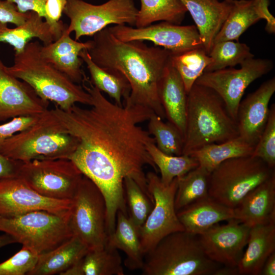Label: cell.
<instances>
[{
    "label": "cell",
    "instance_id": "obj_28",
    "mask_svg": "<svg viewBox=\"0 0 275 275\" xmlns=\"http://www.w3.org/2000/svg\"><path fill=\"white\" fill-rule=\"evenodd\" d=\"M122 259L118 250L106 245L89 249L72 266L61 275H124Z\"/></svg>",
    "mask_w": 275,
    "mask_h": 275
},
{
    "label": "cell",
    "instance_id": "obj_7",
    "mask_svg": "<svg viewBox=\"0 0 275 275\" xmlns=\"http://www.w3.org/2000/svg\"><path fill=\"white\" fill-rule=\"evenodd\" d=\"M274 174V169L257 157L230 158L210 173L209 196L234 209L249 193Z\"/></svg>",
    "mask_w": 275,
    "mask_h": 275
},
{
    "label": "cell",
    "instance_id": "obj_40",
    "mask_svg": "<svg viewBox=\"0 0 275 275\" xmlns=\"http://www.w3.org/2000/svg\"><path fill=\"white\" fill-rule=\"evenodd\" d=\"M38 255L31 249L22 246L13 256L0 263V275L28 274L34 268Z\"/></svg>",
    "mask_w": 275,
    "mask_h": 275
},
{
    "label": "cell",
    "instance_id": "obj_25",
    "mask_svg": "<svg viewBox=\"0 0 275 275\" xmlns=\"http://www.w3.org/2000/svg\"><path fill=\"white\" fill-rule=\"evenodd\" d=\"M37 13L28 12L25 21L14 28H9L7 23L0 22V42L11 45L15 53L22 51L33 38L41 40L44 45L49 44L61 35Z\"/></svg>",
    "mask_w": 275,
    "mask_h": 275
},
{
    "label": "cell",
    "instance_id": "obj_34",
    "mask_svg": "<svg viewBox=\"0 0 275 275\" xmlns=\"http://www.w3.org/2000/svg\"><path fill=\"white\" fill-rule=\"evenodd\" d=\"M213 61L203 47L178 54L172 53L171 62L180 75L187 94L197 79Z\"/></svg>",
    "mask_w": 275,
    "mask_h": 275
},
{
    "label": "cell",
    "instance_id": "obj_23",
    "mask_svg": "<svg viewBox=\"0 0 275 275\" xmlns=\"http://www.w3.org/2000/svg\"><path fill=\"white\" fill-rule=\"evenodd\" d=\"M177 215L184 231L198 236L221 222L235 219L234 209L209 196L177 211Z\"/></svg>",
    "mask_w": 275,
    "mask_h": 275
},
{
    "label": "cell",
    "instance_id": "obj_3",
    "mask_svg": "<svg viewBox=\"0 0 275 275\" xmlns=\"http://www.w3.org/2000/svg\"><path fill=\"white\" fill-rule=\"evenodd\" d=\"M239 136L236 121L212 89L195 83L187 93L182 155Z\"/></svg>",
    "mask_w": 275,
    "mask_h": 275
},
{
    "label": "cell",
    "instance_id": "obj_9",
    "mask_svg": "<svg viewBox=\"0 0 275 275\" xmlns=\"http://www.w3.org/2000/svg\"><path fill=\"white\" fill-rule=\"evenodd\" d=\"M106 220L104 198L97 185L84 175L72 199L69 225L72 235L89 249L102 248L108 239Z\"/></svg>",
    "mask_w": 275,
    "mask_h": 275
},
{
    "label": "cell",
    "instance_id": "obj_19",
    "mask_svg": "<svg viewBox=\"0 0 275 275\" xmlns=\"http://www.w3.org/2000/svg\"><path fill=\"white\" fill-rule=\"evenodd\" d=\"M180 1L195 21L203 47L209 54L214 39L230 13L233 2L225 0L223 2L218 0Z\"/></svg>",
    "mask_w": 275,
    "mask_h": 275
},
{
    "label": "cell",
    "instance_id": "obj_22",
    "mask_svg": "<svg viewBox=\"0 0 275 275\" xmlns=\"http://www.w3.org/2000/svg\"><path fill=\"white\" fill-rule=\"evenodd\" d=\"M158 94L167 121L174 126L183 138L187 94L171 58L160 78Z\"/></svg>",
    "mask_w": 275,
    "mask_h": 275
},
{
    "label": "cell",
    "instance_id": "obj_37",
    "mask_svg": "<svg viewBox=\"0 0 275 275\" xmlns=\"http://www.w3.org/2000/svg\"><path fill=\"white\" fill-rule=\"evenodd\" d=\"M148 132L153 138L158 149L171 155H182L183 138L178 130L169 122H164L153 113L148 120Z\"/></svg>",
    "mask_w": 275,
    "mask_h": 275
},
{
    "label": "cell",
    "instance_id": "obj_45",
    "mask_svg": "<svg viewBox=\"0 0 275 275\" xmlns=\"http://www.w3.org/2000/svg\"><path fill=\"white\" fill-rule=\"evenodd\" d=\"M22 163L0 153V180L18 176Z\"/></svg>",
    "mask_w": 275,
    "mask_h": 275
},
{
    "label": "cell",
    "instance_id": "obj_27",
    "mask_svg": "<svg viewBox=\"0 0 275 275\" xmlns=\"http://www.w3.org/2000/svg\"><path fill=\"white\" fill-rule=\"evenodd\" d=\"M107 244L125 253V265L128 269L142 268L144 256L141 250L139 230L127 213L118 211L115 230L108 236Z\"/></svg>",
    "mask_w": 275,
    "mask_h": 275
},
{
    "label": "cell",
    "instance_id": "obj_33",
    "mask_svg": "<svg viewBox=\"0 0 275 275\" xmlns=\"http://www.w3.org/2000/svg\"><path fill=\"white\" fill-rule=\"evenodd\" d=\"M210 173L199 166L178 177L175 197L176 211L200 199L209 196Z\"/></svg>",
    "mask_w": 275,
    "mask_h": 275
},
{
    "label": "cell",
    "instance_id": "obj_20",
    "mask_svg": "<svg viewBox=\"0 0 275 275\" xmlns=\"http://www.w3.org/2000/svg\"><path fill=\"white\" fill-rule=\"evenodd\" d=\"M234 210L235 219L250 227L275 223V174L249 193Z\"/></svg>",
    "mask_w": 275,
    "mask_h": 275
},
{
    "label": "cell",
    "instance_id": "obj_44",
    "mask_svg": "<svg viewBox=\"0 0 275 275\" xmlns=\"http://www.w3.org/2000/svg\"><path fill=\"white\" fill-rule=\"evenodd\" d=\"M14 4L18 11L22 13L33 11L44 18V6L46 0H6Z\"/></svg>",
    "mask_w": 275,
    "mask_h": 275
},
{
    "label": "cell",
    "instance_id": "obj_49",
    "mask_svg": "<svg viewBox=\"0 0 275 275\" xmlns=\"http://www.w3.org/2000/svg\"><path fill=\"white\" fill-rule=\"evenodd\" d=\"M16 242L15 239L7 233L0 235V249L6 245Z\"/></svg>",
    "mask_w": 275,
    "mask_h": 275
},
{
    "label": "cell",
    "instance_id": "obj_11",
    "mask_svg": "<svg viewBox=\"0 0 275 275\" xmlns=\"http://www.w3.org/2000/svg\"><path fill=\"white\" fill-rule=\"evenodd\" d=\"M146 179L148 191L153 199V206L139 230L141 248L144 257L167 235L184 230L175 207L178 178L165 185L155 173L148 172Z\"/></svg>",
    "mask_w": 275,
    "mask_h": 275
},
{
    "label": "cell",
    "instance_id": "obj_50",
    "mask_svg": "<svg viewBox=\"0 0 275 275\" xmlns=\"http://www.w3.org/2000/svg\"><path fill=\"white\" fill-rule=\"evenodd\" d=\"M227 2H232L233 0H225Z\"/></svg>",
    "mask_w": 275,
    "mask_h": 275
},
{
    "label": "cell",
    "instance_id": "obj_10",
    "mask_svg": "<svg viewBox=\"0 0 275 275\" xmlns=\"http://www.w3.org/2000/svg\"><path fill=\"white\" fill-rule=\"evenodd\" d=\"M66 1L63 13L70 20L66 31L69 34L74 32L76 40L93 36L112 24L135 26L138 9L134 0H108L100 5Z\"/></svg>",
    "mask_w": 275,
    "mask_h": 275
},
{
    "label": "cell",
    "instance_id": "obj_16",
    "mask_svg": "<svg viewBox=\"0 0 275 275\" xmlns=\"http://www.w3.org/2000/svg\"><path fill=\"white\" fill-rule=\"evenodd\" d=\"M217 224L198 235L206 255L223 266L238 267L246 246L251 227L236 219Z\"/></svg>",
    "mask_w": 275,
    "mask_h": 275
},
{
    "label": "cell",
    "instance_id": "obj_26",
    "mask_svg": "<svg viewBox=\"0 0 275 275\" xmlns=\"http://www.w3.org/2000/svg\"><path fill=\"white\" fill-rule=\"evenodd\" d=\"M89 249L80 239L73 235L56 248L39 254L34 268L28 275H61L74 265Z\"/></svg>",
    "mask_w": 275,
    "mask_h": 275
},
{
    "label": "cell",
    "instance_id": "obj_36",
    "mask_svg": "<svg viewBox=\"0 0 275 275\" xmlns=\"http://www.w3.org/2000/svg\"><path fill=\"white\" fill-rule=\"evenodd\" d=\"M209 55L213 61L206 67L204 72L233 67L240 65L246 59L254 57L246 44L232 40L214 44Z\"/></svg>",
    "mask_w": 275,
    "mask_h": 275
},
{
    "label": "cell",
    "instance_id": "obj_31",
    "mask_svg": "<svg viewBox=\"0 0 275 275\" xmlns=\"http://www.w3.org/2000/svg\"><path fill=\"white\" fill-rule=\"evenodd\" d=\"M79 57L86 64L92 84L100 91L107 94L116 104L123 105V99L130 92V85L126 78L119 72L103 69L96 65L87 49L81 51Z\"/></svg>",
    "mask_w": 275,
    "mask_h": 275
},
{
    "label": "cell",
    "instance_id": "obj_13",
    "mask_svg": "<svg viewBox=\"0 0 275 275\" xmlns=\"http://www.w3.org/2000/svg\"><path fill=\"white\" fill-rule=\"evenodd\" d=\"M240 65L239 69L230 67L204 72L195 82L216 92L236 121L239 104L248 87L273 68L272 61L254 57L246 59Z\"/></svg>",
    "mask_w": 275,
    "mask_h": 275
},
{
    "label": "cell",
    "instance_id": "obj_43",
    "mask_svg": "<svg viewBox=\"0 0 275 275\" xmlns=\"http://www.w3.org/2000/svg\"><path fill=\"white\" fill-rule=\"evenodd\" d=\"M28 16V12L20 13L14 4L6 0H0V22L19 26L25 21Z\"/></svg>",
    "mask_w": 275,
    "mask_h": 275
},
{
    "label": "cell",
    "instance_id": "obj_21",
    "mask_svg": "<svg viewBox=\"0 0 275 275\" xmlns=\"http://www.w3.org/2000/svg\"><path fill=\"white\" fill-rule=\"evenodd\" d=\"M66 29L58 39L49 44L41 45V53L57 69L79 84L82 82L84 75L81 70L83 61L79 53L81 51L89 48L90 42L89 40L81 42L73 39L67 32Z\"/></svg>",
    "mask_w": 275,
    "mask_h": 275
},
{
    "label": "cell",
    "instance_id": "obj_41",
    "mask_svg": "<svg viewBox=\"0 0 275 275\" xmlns=\"http://www.w3.org/2000/svg\"><path fill=\"white\" fill-rule=\"evenodd\" d=\"M66 3V0H46L44 6L45 20L60 35L67 27L60 20Z\"/></svg>",
    "mask_w": 275,
    "mask_h": 275
},
{
    "label": "cell",
    "instance_id": "obj_17",
    "mask_svg": "<svg viewBox=\"0 0 275 275\" xmlns=\"http://www.w3.org/2000/svg\"><path fill=\"white\" fill-rule=\"evenodd\" d=\"M49 102L28 84L9 73L0 59V121L41 115L48 109Z\"/></svg>",
    "mask_w": 275,
    "mask_h": 275
},
{
    "label": "cell",
    "instance_id": "obj_38",
    "mask_svg": "<svg viewBox=\"0 0 275 275\" xmlns=\"http://www.w3.org/2000/svg\"><path fill=\"white\" fill-rule=\"evenodd\" d=\"M123 184L129 210L128 216L139 230L150 213L153 203L132 179L126 178Z\"/></svg>",
    "mask_w": 275,
    "mask_h": 275
},
{
    "label": "cell",
    "instance_id": "obj_24",
    "mask_svg": "<svg viewBox=\"0 0 275 275\" xmlns=\"http://www.w3.org/2000/svg\"><path fill=\"white\" fill-rule=\"evenodd\" d=\"M246 246L238 265L239 274H261L265 261L275 252V223L251 227Z\"/></svg>",
    "mask_w": 275,
    "mask_h": 275
},
{
    "label": "cell",
    "instance_id": "obj_2",
    "mask_svg": "<svg viewBox=\"0 0 275 275\" xmlns=\"http://www.w3.org/2000/svg\"><path fill=\"white\" fill-rule=\"evenodd\" d=\"M93 37L87 49L92 60L103 69L121 73L130 85L128 100L164 120L158 86L172 53L155 45L148 46L143 41H121L108 27Z\"/></svg>",
    "mask_w": 275,
    "mask_h": 275
},
{
    "label": "cell",
    "instance_id": "obj_18",
    "mask_svg": "<svg viewBox=\"0 0 275 275\" xmlns=\"http://www.w3.org/2000/svg\"><path fill=\"white\" fill-rule=\"evenodd\" d=\"M275 92V78L263 82L254 92L241 101L236 122L239 136L255 146L266 124L269 103Z\"/></svg>",
    "mask_w": 275,
    "mask_h": 275
},
{
    "label": "cell",
    "instance_id": "obj_14",
    "mask_svg": "<svg viewBox=\"0 0 275 275\" xmlns=\"http://www.w3.org/2000/svg\"><path fill=\"white\" fill-rule=\"evenodd\" d=\"M108 28L121 41H150L155 46L167 49L173 54L203 47L198 29L194 25H180L162 21L143 28L122 24Z\"/></svg>",
    "mask_w": 275,
    "mask_h": 275
},
{
    "label": "cell",
    "instance_id": "obj_8",
    "mask_svg": "<svg viewBox=\"0 0 275 275\" xmlns=\"http://www.w3.org/2000/svg\"><path fill=\"white\" fill-rule=\"evenodd\" d=\"M69 215L35 210L14 216H0V231L39 255L56 248L73 236Z\"/></svg>",
    "mask_w": 275,
    "mask_h": 275
},
{
    "label": "cell",
    "instance_id": "obj_46",
    "mask_svg": "<svg viewBox=\"0 0 275 275\" xmlns=\"http://www.w3.org/2000/svg\"><path fill=\"white\" fill-rule=\"evenodd\" d=\"M256 1L261 19H265L266 21V24L265 27V31L269 34H274L275 18L270 13L268 9L269 0Z\"/></svg>",
    "mask_w": 275,
    "mask_h": 275
},
{
    "label": "cell",
    "instance_id": "obj_39",
    "mask_svg": "<svg viewBox=\"0 0 275 275\" xmlns=\"http://www.w3.org/2000/svg\"><path fill=\"white\" fill-rule=\"evenodd\" d=\"M262 159L270 169L275 167V104L269 107L267 121L252 155Z\"/></svg>",
    "mask_w": 275,
    "mask_h": 275
},
{
    "label": "cell",
    "instance_id": "obj_15",
    "mask_svg": "<svg viewBox=\"0 0 275 275\" xmlns=\"http://www.w3.org/2000/svg\"><path fill=\"white\" fill-rule=\"evenodd\" d=\"M71 204L72 200H56L41 195L18 175L0 180V216H14L35 210L68 214Z\"/></svg>",
    "mask_w": 275,
    "mask_h": 275
},
{
    "label": "cell",
    "instance_id": "obj_5",
    "mask_svg": "<svg viewBox=\"0 0 275 275\" xmlns=\"http://www.w3.org/2000/svg\"><path fill=\"white\" fill-rule=\"evenodd\" d=\"M52 109L28 128L0 142V153L15 160L69 159L77 145Z\"/></svg>",
    "mask_w": 275,
    "mask_h": 275
},
{
    "label": "cell",
    "instance_id": "obj_6",
    "mask_svg": "<svg viewBox=\"0 0 275 275\" xmlns=\"http://www.w3.org/2000/svg\"><path fill=\"white\" fill-rule=\"evenodd\" d=\"M222 265L205 254L198 235L185 231L162 239L144 257V275H209Z\"/></svg>",
    "mask_w": 275,
    "mask_h": 275
},
{
    "label": "cell",
    "instance_id": "obj_42",
    "mask_svg": "<svg viewBox=\"0 0 275 275\" xmlns=\"http://www.w3.org/2000/svg\"><path fill=\"white\" fill-rule=\"evenodd\" d=\"M41 115L15 117L1 124L0 142L28 128L38 120Z\"/></svg>",
    "mask_w": 275,
    "mask_h": 275
},
{
    "label": "cell",
    "instance_id": "obj_30",
    "mask_svg": "<svg viewBox=\"0 0 275 275\" xmlns=\"http://www.w3.org/2000/svg\"><path fill=\"white\" fill-rule=\"evenodd\" d=\"M260 19L256 0H233L230 13L216 36L214 44L228 40L238 41L239 37Z\"/></svg>",
    "mask_w": 275,
    "mask_h": 275
},
{
    "label": "cell",
    "instance_id": "obj_1",
    "mask_svg": "<svg viewBox=\"0 0 275 275\" xmlns=\"http://www.w3.org/2000/svg\"><path fill=\"white\" fill-rule=\"evenodd\" d=\"M86 79L88 85L84 83L83 86L91 96L90 108L75 104L65 111L56 105L52 110L77 140L69 159L102 193L106 206V229L112 232L118 211L127 213L123 184L126 178L132 179L153 202L144 168L149 166L157 171L148 151L155 141L140 124L154 113L131 103L127 97L123 105L114 103Z\"/></svg>",
    "mask_w": 275,
    "mask_h": 275
},
{
    "label": "cell",
    "instance_id": "obj_12",
    "mask_svg": "<svg viewBox=\"0 0 275 275\" xmlns=\"http://www.w3.org/2000/svg\"><path fill=\"white\" fill-rule=\"evenodd\" d=\"M18 176L43 196L70 200L84 175L71 160L56 159L22 162Z\"/></svg>",
    "mask_w": 275,
    "mask_h": 275
},
{
    "label": "cell",
    "instance_id": "obj_48",
    "mask_svg": "<svg viewBox=\"0 0 275 275\" xmlns=\"http://www.w3.org/2000/svg\"><path fill=\"white\" fill-rule=\"evenodd\" d=\"M239 274L238 267L222 266L214 272V275H234Z\"/></svg>",
    "mask_w": 275,
    "mask_h": 275
},
{
    "label": "cell",
    "instance_id": "obj_47",
    "mask_svg": "<svg viewBox=\"0 0 275 275\" xmlns=\"http://www.w3.org/2000/svg\"><path fill=\"white\" fill-rule=\"evenodd\" d=\"M261 274H275V252L271 254L265 261L263 266Z\"/></svg>",
    "mask_w": 275,
    "mask_h": 275
},
{
    "label": "cell",
    "instance_id": "obj_4",
    "mask_svg": "<svg viewBox=\"0 0 275 275\" xmlns=\"http://www.w3.org/2000/svg\"><path fill=\"white\" fill-rule=\"evenodd\" d=\"M41 45L30 41L14 54L9 73L28 84L42 99L52 101L60 109L69 111L74 105H91L89 93L78 84L46 61L41 53Z\"/></svg>",
    "mask_w": 275,
    "mask_h": 275
},
{
    "label": "cell",
    "instance_id": "obj_29",
    "mask_svg": "<svg viewBox=\"0 0 275 275\" xmlns=\"http://www.w3.org/2000/svg\"><path fill=\"white\" fill-rule=\"evenodd\" d=\"M255 146L240 136L220 143H211L193 151L189 155L199 166L209 173L222 162L234 157L252 155Z\"/></svg>",
    "mask_w": 275,
    "mask_h": 275
},
{
    "label": "cell",
    "instance_id": "obj_35",
    "mask_svg": "<svg viewBox=\"0 0 275 275\" xmlns=\"http://www.w3.org/2000/svg\"><path fill=\"white\" fill-rule=\"evenodd\" d=\"M148 152L160 173V180L165 185L199 166V163L188 155H171L160 150L155 143L148 147Z\"/></svg>",
    "mask_w": 275,
    "mask_h": 275
},
{
    "label": "cell",
    "instance_id": "obj_32",
    "mask_svg": "<svg viewBox=\"0 0 275 275\" xmlns=\"http://www.w3.org/2000/svg\"><path fill=\"white\" fill-rule=\"evenodd\" d=\"M135 26L143 28L162 21L180 24L187 12L180 0H140Z\"/></svg>",
    "mask_w": 275,
    "mask_h": 275
}]
</instances>
